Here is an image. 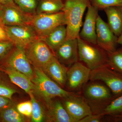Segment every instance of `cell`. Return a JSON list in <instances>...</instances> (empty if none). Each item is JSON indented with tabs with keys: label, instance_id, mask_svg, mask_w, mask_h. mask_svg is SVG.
Here are the masks:
<instances>
[{
	"label": "cell",
	"instance_id": "7402d4cb",
	"mask_svg": "<svg viewBox=\"0 0 122 122\" xmlns=\"http://www.w3.org/2000/svg\"><path fill=\"white\" fill-rule=\"evenodd\" d=\"M64 5L62 0H40L36 14H52L62 11Z\"/></svg>",
	"mask_w": 122,
	"mask_h": 122
},
{
	"label": "cell",
	"instance_id": "7c38bea8",
	"mask_svg": "<svg viewBox=\"0 0 122 122\" xmlns=\"http://www.w3.org/2000/svg\"><path fill=\"white\" fill-rule=\"evenodd\" d=\"M5 28L9 38L15 46L24 49L38 38L30 25H5Z\"/></svg>",
	"mask_w": 122,
	"mask_h": 122
},
{
	"label": "cell",
	"instance_id": "3957f363",
	"mask_svg": "<svg viewBox=\"0 0 122 122\" xmlns=\"http://www.w3.org/2000/svg\"><path fill=\"white\" fill-rule=\"evenodd\" d=\"M83 96L94 114H100L114 99L111 91L98 81H91L82 89Z\"/></svg>",
	"mask_w": 122,
	"mask_h": 122
},
{
	"label": "cell",
	"instance_id": "484cf974",
	"mask_svg": "<svg viewBox=\"0 0 122 122\" xmlns=\"http://www.w3.org/2000/svg\"><path fill=\"white\" fill-rule=\"evenodd\" d=\"M122 113V94L112 100L100 114L114 116Z\"/></svg>",
	"mask_w": 122,
	"mask_h": 122
},
{
	"label": "cell",
	"instance_id": "603a6c76",
	"mask_svg": "<svg viewBox=\"0 0 122 122\" xmlns=\"http://www.w3.org/2000/svg\"><path fill=\"white\" fill-rule=\"evenodd\" d=\"M16 85L11 82L7 74L0 70V96L13 99V96L18 93Z\"/></svg>",
	"mask_w": 122,
	"mask_h": 122
},
{
	"label": "cell",
	"instance_id": "f546056e",
	"mask_svg": "<svg viewBox=\"0 0 122 122\" xmlns=\"http://www.w3.org/2000/svg\"><path fill=\"white\" fill-rule=\"evenodd\" d=\"M17 110L22 115L31 118L32 114V104L31 101L21 102L16 105Z\"/></svg>",
	"mask_w": 122,
	"mask_h": 122
},
{
	"label": "cell",
	"instance_id": "ba28073f",
	"mask_svg": "<svg viewBox=\"0 0 122 122\" xmlns=\"http://www.w3.org/2000/svg\"><path fill=\"white\" fill-rule=\"evenodd\" d=\"M91 70L78 61L68 68L66 74V86L70 91L79 93L90 80Z\"/></svg>",
	"mask_w": 122,
	"mask_h": 122
},
{
	"label": "cell",
	"instance_id": "e575fe53",
	"mask_svg": "<svg viewBox=\"0 0 122 122\" xmlns=\"http://www.w3.org/2000/svg\"><path fill=\"white\" fill-rule=\"evenodd\" d=\"M13 0H0V4L1 5H4L14 2Z\"/></svg>",
	"mask_w": 122,
	"mask_h": 122
},
{
	"label": "cell",
	"instance_id": "cb8c5ba5",
	"mask_svg": "<svg viewBox=\"0 0 122 122\" xmlns=\"http://www.w3.org/2000/svg\"><path fill=\"white\" fill-rule=\"evenodd\" d=\"M32 104V114L31 122H44L47 116L46 115L44 109L40 103L32 93L29 94Z\"/></svg>",
	"mask_w": 122,
	"mask_h": 122
},
{
	"label": "cell",
	"instance_id": "8fae6325",
	"mask_svg": "<svg viewBox=\"0 0 122 122\" xmlns=\"http://www.w3.org/2000/svg\"><path fill=\"white\" fill-rule=\"evenodd\" d=\"M61 99L68 113L75 122H79L86 116L93 114L89 105L79 93Z\"/></svg>",
	"mask_w": 122,
	"mask_h": 122
},
{
	"label": "cell",
	"instance_id": "8d00e7d4",
	"mask_svg": "<svg viewBox=\"0 0 122 122\" xmlns=\"http://www.w3.org/2000/svg\"><path fill=\"white\" fill-rule=\"evenodd\" d=\"M1 8H2V5L0 4V18L1 13ZM0 22H1L0 20Z\"/></svg>",
	"mask_w": 122,
	"mask_h": 122
},
{
	"label": "cell",
	"instance_id": "5bb4252c",
	"mask_svg": "<svg viewBox=\"0 0 122 122\" xmlns=\"http://www.w3.org/2000/svg\"><path fill=\"white\" fill-rule=\"evenodd\" d=\"M53 53L60 63L70 67L79 61L77 39L66 40Z\"/></svg>",
	"mask_w": 122,
	"mask_h": 122
},
{
	"label": "cell",
	"instance_id": "52a82bcc",
	"mask_svg": "<svg viewBox=\"0 0 122 122\" xmlns=\"http://www.w3.org/2000/svg\"><path fill=\"white\" fill-rule=\"evenodd\" d=\"M24 49L31 65L41 69L55 57L53 53L45 42L39 38Z\"/></svg>",
	"mask_w": 122,
	"mask_h": 122
},
{
	"label": "cell",
	"instance_id": "83f0119b",
	"mask_svg": "<svg viewBox=\"0 0 122 122\" xmlns=\"http://www.w3.org/2000/svg\"><path fill=\"white\" fill-rule=\"evenodd\" d=\"M91 4L98 10L109 7L122 6V0H90Z\"/></svg>",
	"mask_w": 122,
	"mask_h": 122
},
{
	"label": "cell",
	"instance_id": "5b68a950",
	"mask_svg": "<svg viewBox=\"0 0 122 122\" xmlns=\"http://www.w3.org/2000/svg\"><path fill=\"white\" fill-rule=\"evenodd\" d=\"M66 25L62 11L52 14H39L34 15L30 25L39 39L43 40L52 30L60 25Z\"/></svg>",
	"mask_w": 122,
	"mask_h": 122
},
{
	"label": "cell",
	"instance_id": "9c48e42d",
	"mask_svg": "<svg viewBox=\"0 0 122 122\" xmlns=\"http://www.w3.org/2000/svg\"><path fill=\"white\" fill-rule=\"evenodd\" d=\"M8 66L22 73L32 79L34 76L32 66L26 56L24 49L15 46L0 63Z\"/></svg>",
	"mask_w": 122,
	"mask_h": 122
},
{
	"label": "cell",
	"instance_id": "f1b7e54d",
	"mask_svg": "<svg viewBox=\"0 0 122 122\" xmlns=\"http://www.w3.org/2000/svg\"><path fill=\"white\" fill-rule=\"evenodd\" d=\"M15 46L14 44L11 41H0V63Z\"/></svg>",
	"mask_w": 122,
	"mask_h": 122
},
{
	"label": "cell",
	"instance_id": "e0dca14e",
	"mask_svg": "<svg viewBox=\"0 0 122 122\" xmlns=\"http://www.w3.org/2000/svg\"><path fill=\"white\" fill-rule=\"evenodd\" d=\"M53 99L46 106L47 120L53 122H75L68 113L61 101Z\"/></svg>",
	"mask_w": 122,
	"mask_h": 122
},
{
	"label": "cell",
	"instance_id": "d6a6232c",
	"mask_svg": "<svg viewBox=\"0 0 122 122\" xmlns=\"http://www.w3.org/2000/svg\"><path fill=\"white\" fill-rule=\"evenodd\" d=\"M9 41L10 40L7 35L5 25L0 22V41Z\"/></svg>",
	"mask_w": 122,
	"mask_h": 122
},
{
	"label": "cell",
	"instance_id": "44dd1931",
	"mask_svg": "<svg viewBox=\"0 0 122 122\" xmlns=\"http://www.w3.org/2000/svg\"><path fill=\"white\" fill-rule=\"evenodd\" d=\"M26 117L17 110L13 101L0 112V122H25Z\"/></svg>",
	"mask_w": 122,
	"mask_h": 122
},
{
	"label": "cell",
	"instance_id": "4316f807",
	"mask_svg": "<svg viewBox=\"0 0 122 122\" xmlns=\"http://www.w3.org/2000/svg\"><path fill=\"white\" fill-rule=\"evenodd\" d=\"M15 4L26 13L34 15L36 14L39 1L38 0H13Z\"/></svg>",
	"mask_w": 122,
	"mask_h": 122
},
{
	"label": "cell",
	"instance_id": "277c9868",
	"mask_svg": "<svg viewBox=\"0 0 122 122\" xmlns=\"http://www.w3.org/2000/svg\"><path fill=\"white\" fill-rule=\"evenodd\" d=\"M79 61L91 70L108 65L107 53L96 45L77 38Z\"/></svg>",
	"mask_w": 122,
	"mask_h": 122
},
{
	"label": "cell",
	"instance_id": "d590c367",
	"mask_svg": "<svg viewBox=\"0 0 122 122\" xmlns=\"http://www.w3.org/2000/svg\"><path fill=\"white\" fill-rule=\"evenodd\" d=\"M117 42L118 44L122 45V34L120 36L118 37Z\"/></svg>",
	"mask_w": 122,
	"mask_h": 122
},
{
	"label": "cell",
	"instance_id": "ffe728a7",
	"mask_svg": "<svg viewBox=\"0 0 122 122\" xmlns=\"http://www.w3.org/2000/svg\"><path fill=\"white\" fill-rule=\"evenodd\" d=\"M66 26L62 25L52 30L43 40L53 53L66 41Z\"/></svg>",
	"mask_w": 122,
	"mask_h": 122
},
{
	"label": "cell",
	"instance_id": "d6986e66",
	"mask_svg": "<svg viewBox=\"0 0 122 122\" xmlns=\"http://www.w3.org/2000/svg\"><path fill=\"white\" fill-rule=\"evenodd\" d=\"M104 11L107 17L109 27L118 37L122 34V6L109 7Z\"/></svg>",
	"mask_w": 122,
	"mask_h": 122
},
{
	"label": "cell",
	"instance_id": "6da1fadb",
	"mask_svg": "<svg viewBox=\"0 0 122 122\" xmlns=\"http://www.w3.org/2000/svg\"><path fill=\"white\" fill-rule=\"evenodd\" d=\"M34 76L32 79L34 85L32 93L41 99L46 106L53 99L66 97L76 93L64 90L53 81L39 68L32 66Z\"/></svg>",
	"mask_w": 122,
	"mask_h": 122
},
{
	"label": "cell",
	"instance_id": "30bf717a",
	"mask_svg": "<svg viewBox=\"0 0 122 122\" xmlns=\"http://www.w3.org/2000/svg\"><path fill=\"white\" fill-rule=\"evenodd\" d=\"M0 20L4 25H30L34 15L22 11L14 2L1 5Z\"/></svg>",
	"mask_w": 122,
	"mask_h": 122
},
{
	"label": "cell",
	"instance_id": "836d02e7",
	"mask_svg": "<svg viewBox=\"0 0 122 122\" xmlns=\"http://www.w3.org/2000/svg\"><path fill=\"white\" fill-rule=\"evenodd\" d=\"M106 121L114 122H122V113L114 116H106Z\"/></svg>",
	"mask_w": 122,
	"mask_h": 122
},
{
	"label": "cell",
	"instance_id": "9a60e30c",
	"mask_svg": "<svg viewBox=\"0 0 122 122\" xmlns=\"http://www.w3.org/2000/svg\"><path fill=\"white\" fill-rule=\"evenodd\" d=\"M87 9L83 26L79 33V37L85 41L97 45L96 27L98 10L91 4Z\"/></svg>",
	"mask_w": 122,
	"mask_h": 122
},
{
	"label": "cell",
	"instance_id": "7a4b0ae2",
	"mask_svg": "<svg viewBox=\"0 0 122 122\" xmlns=\"http://www.w3.org/2000/svg\"><path fill=\"white\" fill-rule=\"evenodd\" d=\"M90 4V0H65L62 11L66 20V40L79 37L83 14Z\"/></svg>",
	"mask_w": 122,
	"mask_h": 122
},
{
	"label": "cell",
	"instance_id": "1f68e13d",
	"mask_svg": "<svg viewBox=\"0 0 122 122\" xmlns=\"http://www.w3.org/2000/svg\"><path fill=\"white\" fill-rule=\"evenodd\" d=\"M13 101V99L0 96V112L11 104Z\"/></svg>",
	"mask_w": 122,
	"mask_h": 122
},
{
	"label": "cell",
	"instance_id": "4dcf8cb0",
	"mask_svg": "<svg viewBox=\"0 0 122 122\" xmlns=\"http://www.w3.org/2000/svg\"><path fill=\"white\" fill-rule=\"evenodd\" d=\"M105 116L100 114H92L86 116L79 122H102L105 121Z\"/></svg>",
	"mask_w": 122,
	"mask_h": 122
},
{
	"label": "cell",
	"instance_id": "4fadbf2b",
	"mask_svg": "<svg viewBox=\"0 0 122 122\" xmlns=\"http://www.w3.org/2000/svg\"><path fill=\"white\" fill-rule=\"evenodd\" d=\"M97 45L107 52L116 49L117 37L112 32L108 24L98 15L96 27Z\"/></svg>",
	"mask_w": 122,
	"mask_h": 122
},
{
	"label": "cell",
	"instance_id": "8992f818",
	"mask_svg": "<svg viewBox=\"0 0 122 122\" xmlns=\"http://www.w3.org/2000/svg\"><path fill=\"white\" fill-rule=\"evenodd\" d=\"M90 80L104 83L111 91L114 98L122 94V74L109 66L92 70Z\"/></svg>",
	"mask_w": 122,
	"mask_h": 122
},
{
	"label": "cell",
	"instance_id": "2e32d148",
	"mask_svg": "<svg viewBox=\"0 0 122 122\" xmlns=\"http://www.w3.org/2000/svg\"><path fill=\"white\" fill-rule=\"evenodd\" d=\"M68 68L55 57L41 70L51 79L64 88L66 86V74Z\"/></svg>",
	"mask_w": 122,
	"mask_h": 122
},
{
	"label": "cell",
	"instance_id": "ac0fdd59",
	"mask_svg": "<svg viewBox=\"0 0 122 122\" xmlns=\"http://www.w3.org/2000/svg\"><path fill=\"white\" fill-rule=\"evenodd\" d=\"M0 70L7 74L11 82L26 93H33L34 85L31 79L13 68L8 66L0 65Z\"/></svg>",
	"mask_w": 122,
	"mask_h": 122
},
{
	"label": "cell",
	"instance_id": "d4e9b609",
	"mask_svg": "<svg viewBox=\"0 0 122 122\" xmlns=\"http://www.w3.org/2000/svg\"><path fill=\"white\" fill-rule=\"evenodd\" d=\"M107 53L108 65L122 74V48Z\"/></svg>",
	"mask_w": 122,
	"mask_h": 122
}]
</instances>
